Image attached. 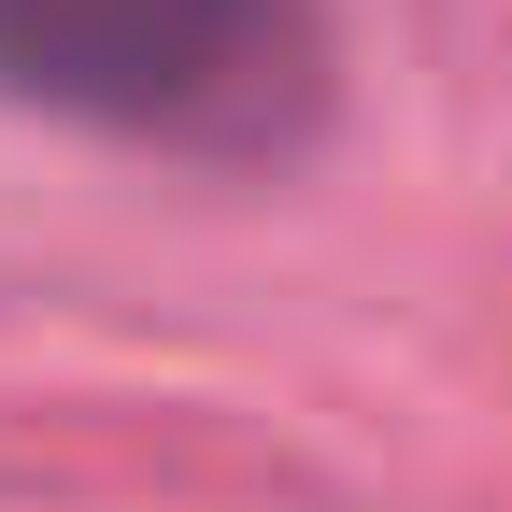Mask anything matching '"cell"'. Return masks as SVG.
<instances>
[{
    "label": "cell",
    "mask_w": 512,
    "mask_h": 512,
    "mask_svg": "<svg viewBox=\"0 0 512 512\" xmlns=\"http://www.w3.org/2000/svg\"><path fill=\"white\" fill-rule=\"evenodd\" d=\"M0 86L86 128L256 143L313 86V0H0Z\"/></svg>",
    "instance_id": "6da1fadb"
}]
</instances>
